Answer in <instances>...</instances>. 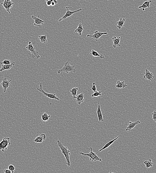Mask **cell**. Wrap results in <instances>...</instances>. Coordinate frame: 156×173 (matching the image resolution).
I'll use <instances>...</instances> for the list:
<instances>
[{
	"mask_svg": "<svg viewBox=\"0 0 156 173\" xmlns=\"http://www.w3.org/2000/svg\"><path fill=\"white\" fill-rule=\"evenodd\" d=\"M12 61L10 59L5 60L2 62H1L0 64L2 65H10L12 63Z\"/></svg>",
	"mask_w": 156,
	"mask_h": 173,
	"instance_id": "30",
	"label": "cell"
},
{
	"mask_svg": "<svg viewBox=\"0 0 156 173\" xmlns=\"http://www.w3.org/2000/svg\"><path fill=\"white\" fill-rule=\"evenodd\" d=\"M11 144L9 137L4 138L0 142V150L4 152L8 149V147Z\"/></svg>",
	"mask_w": 156,
	"mask_h": 173,
	"instance_id": "4",
	"label": "cell"
},
{
	"mask_svg": "<svg viewBox=\"0 0 156 173\" xmlns=\"http://www.w3.org/2000/svg\"><path fill=\"white\" fill-rule=\"evenodd\" d=\"M90 54L94 57H99L100 59H103L104 58V56L101 52L100 54V55L97 52L94 50H91V52Z\"/></svg>",
	"mask_w": 156,
	"mask_h": 173,
	"instance_id": "20",
	"label": "cell"
},
{
	"mask_svg": "<svg viewBox=\"0 0 156 173\" xmlns=\"http://www.w3.org/2000/svg\"><path fill=\"white\" fill-rule=\"evenodd\" d=\"M83 30H84V28L82 27V24H81V23H80L78 25V27L76 29V30L74 31V32H76V33H78L79 35H82Z\"/></svg>",
	"mask_w": 156,
	"mask_h": 173,
	"instance_id": "23",
	"label": "cell"
},
{
	"mask_svg": "<svg viewBox=\"0 0 156 173\" xmlns=\"http://www.w3.org/2000/svg\"><path fill=\"white\" fill-rule=\"evenodd\" d=\"M15 65V62L12 61V63L10 65H2V68L0 69V72H2L4 70H9L12 67Z\"/></svg>",
	"mask_w": 156,
	"mask_h": 173,
	"instance_id": "15",
	"label": "cell"
},
{
	"mask_svg": "<svg viewBox=\"0 0 156 173\" xmlns=\"http://www.w3.org/2000/svg\"><path fill=\"white\" fill-rule=\"evenodd\" d=\"M38 37L41 42L43 43H46L47 42V35H40L38 36Z\"/></svg>",
	"mask_w": 156,
	"mask_h": 173,
	"instance_id": "28",
	"label": "cell"
},
{
	"mask_svg": "<svg viewBox=\"0 0 156 173\" xmlns=\"http://www.w3.org/2000/svg\"><path fill=\"white\" fill-rule=\"evenodd\" d=\"M109 173H112V172H111V171H110V172H109Z\"/></svg>",
	"mask_w": 156,
	"mask_h": 173,
	"instance_id": "40",
	"label": "cell"
},
{
	"mask_svg": "<svg viewBox=\"0 0 156 173\" xmlns=\"http://www.w3.org/2000/svg\"><path fill=\"white\" fill-rule=\"evenodd\" d=\"M11 81V80H8L7 78H5L2 79V82L0 84V85L2 86L4 93L6 92L7 89L10 85V82Z\"/></svg>",
	"mask_w": 156,
	"mask_h": 173,
	"instance_id": "9",
	"label": "cell"
},
{
	"mask_svg": "<svg viewBox=\"0 0 156 173\" xmlns=\"http://www.w3.org/2000/svg\"><path fill=\"white\" fill-rule=\"evenodd\" d=\"M53 1H54V2H55V3L56 4H58V2L56 0H53Z\"/></svg>",
	"mask_w": 156,
	"mask_h": 173,
	"instance_id": "39",
	"label": "cell"
},
{
	"mask_svg": "<svg viewBox=\"0 0 156 173\" xmlns=\"http://www.w3.org/2000/svg\"><path fill=\"white\" fill-rule=\"evenodd\" d=\"M97 113L99 121V122H104V119L103 118L102 113L100 104H99V101L98 102V107L97 109Z\"/></svg>",
	"mask_w": 156,
	"mask_h": 173,
	"instance_id": "17",
	"label": "cell"
},
{
	"mask_svg": "<svg viewBox=\"0 0 156 173\" xmlns=\"http://www.w3.org/2000/svg\"><path fill=\"white\" fill-rule=\"evenodd\" d=\"M119 136H117V137H116V138L115 139H114L112 140H111V141H109V142H108V143H107V144H106L105 145H104V147H103L102 148L99 149L98 152H97L96 153V154H97L99 152H101V151H103V150H104V149H105L107 148H108L109 147H110V145H111V144H113V143L114 142V141H115L116 140L118 139H119Z\"/></svg>",
	"mask_w": 156,
	"mask_h": 173,
	"instance_id": "18",
	"label": "cell"
},
{
	"mask_svg": "<svg viewBox=\"0 0 156 173\" xmlns=\"http://www.w3.org/2000/svg\"><path fill=\"white\" fill-rule=\"evenodd\" d=\"M55 5H56L55 3V2H54V1H53V0H52V2L51 6H55Z\"/></svg>",
	"mask_w": 156,
	"mask_h": 173,
	"instance_id": "38",
	"label": "cell"
},
{
	"mask_svg": "<svg viewBox=\"0 0 156 173\" xmlns=\"http://www.w3.org/2000/svg\"><path fill=\"white\" fill-rule=\"evenodd\" d=\"M63 154L64 155L65 158H66V161H67V163H66V165H68V167L71 166V162L70 161V158H69V156L71 155V153H63Z\"/></svg>",
	"mask_w": 156,
	"mask_h": 173,
	"instance_id": "25",
	"label": "cell"
},
{
	"mask_svg": "<svg viewBox=\"0 0 156 173\" xmlns=\"http://www.w3.org/2000/svg\"><path fill=\"white\" fill-rule=\"evenodd\" d=\"M75 66H72L70 65L69 64V62L67 61L64 64V66L62 69L57 71V73L59 74L63 72H64L67 74L69 73H75L76 71V70L75 69Z\"/></svg>",
	"mask_w": 156,
	"mask_h": 173,
	"instance_id": "1",
	"label": "cell"
},
{
	"mask_svg": "<svg viewBox=\"0 0 156 173\" xmlns=\"http://www.w3.org/2000/svg\"><path fill=\"white\" fill-rule=\"evenodd\" d=\"M107 32H106L105 33H103L102 32H99L98 30L95 31L94 32V34L93 35H90V34H88L87 35V37H91L93 40L95 41H98L99 38L101 37V36H102L103 35L107 34Z\"/></svg>",
	"mask_w": 156,
	"mask_h": 173,
	"instance_id": "7",
	"label": "cell"
},
{
	"mask_svg": "<svg viewBox=\"0 0 156 173\" xmlns=\"http://www.w3.org/2000/svg\"><path fill=\"white\" fill-rule=\"evenodd\" d=\"M124 81L122 82H121L119 80L117 81L116 87L117 88H126L127 85L124 84Z\"/></svg>",
	"mask_w": 156,
	"mask_h": 173,
	"instance_id": "22",
	"label": "cell"
},
{
	"mask_svg": "<svg viewBox=\"0 0 156 173\" xmlns=\"http://www.w3.org/2000/svg\"><path fill=\"white\" fill-rule=\"evenodd\" d=\"M37 90L39 91L43 95H44V96L47 97L51 99H54L55 100H58L59 101H61V100L59 98L56 97L55 94H51L45 92L43 89L42 83H40V88H37Z\"/></svg>",
	"mask_w": 156,
	"mask_h": 173,
	"instance_id": "5",
	"label": "cell"
},
{
	"mask_svg": "<svg viewBox=\"0 0 156 173\" xmlns=\"http://www.w3.org/2000/svg\"><path fill=\"white\" fill-rule=\"evenodd\" d=\"M51 117L50 115H48L47 113H44L41 116V120L43 122H46L48 121L49 119Z\"/></svg>",
	"mask_w": 156,
	"mask_h": 173,
	"instance_id": "24",
	"label": "cell"
},
{
	"mask_svg": "<svg viewBox=\"0 0 156 173\" xmlns=\"http://www.w3.org/2000/svg\"><path fill=\"white\" fill-rule=\"evenodd\" d=\"M52 0H46V4L48 6H50L51 5L52 2Z\"/></svg>",
	"mask_w": 156,
	"mask_h": 173,
	"instance_id": "35",
	"label": "cell"
},
{
	"mask_svg": "<svg viewBox=\"0 0 156 173\" xmlns=\"http://www.w3.org/2000/svg\"><path fill=\"white\" fill-rule=\"evenodd\" d=\"M138 8L139 9L141 8H142V10H143V11H144V9H145V8H148V6L147 4H146V3H145V2L143 3V5H142L141 6H139V7H138Z\"/></svg>",
	"mask_w": 156,
	"mask_h": 173,
	"instance_id": "31",
	"label": "cell"
},
{
	"mask_svg": "<svg viewBox=\"0 0 156 173\" xmlns=\"http://www.w3.org/2000/svg\"><path fill=\"white\" fill-rule=\"evenodd\" d=\"M78 90V88L75 87V88L71 89L70 90V92L71 93V95L73 96V98H75V97L77 96V91Z\"/></svg>",
	"mask_w": 156,
	"mask_h": 173,
	"instance_id": "27",
	"label": "cell"
},
{
	"mask_svg": "<svg viewBox=\"0 0 156 173\" xmlns=\"http://www.w3.org/2000/svg\"><path fill=\"white\" fill-rule=\"evenodd\" d=\"M32 18L34 20L35 23L34 25L35 26H38L40 28L41 25H44V21L39 18V16H38V17H36L34 15H32Z\"/></svg>",
	"mask_w": 156,
	"mask_h": 173,
	"instance_id": "10",
	"label": "cell"
},
{
	"mask_svg": "<svg viewBox=\"0 0 156 173\" xmlns=\"http://www.w3.org/2000/svg\"><path fill=\"white\" fill-rule=\"evenodd\" d=\"M152 118L155 123H156V111H154L152 113Z\"/></svg>",
	"mask_w": 156,
	"mask_h": 173,
	"instance_id": "34",
	"label": "cell"
},
{
	"mask_svg": "<svg viewBox=\"0 0 156 173\" xmlns=\"http://www.w3.org/2000/svg\"><path fill=\"white\" fill-rule=\"evenodd\" d=\"M88 149L90 150V152L89 153H84L81 152H79L80 154L83 156H87L90 157L89 161H92V162H94V161H102V160L97 155L96 153L93 152V149L92 147H90V148H87Z\"/></svg>",
	"mask_w": 156,
	"mask_h": 173,
	"instance_id": "2",
	"label": "cell"
},
{
	"mask_svg": "<svg viewBox=\"0 0 156 173\" xmlns=\"http://www.w3.org/2000/svg\"><path fill=\"white\" fill-rule=\"evenodd\" d=\"M4 172L5 173H12L8 169H6L4 170Z\"/></svg>",
	"mask_w": 156,
	"mask_h": 173,
	"instance_id": "36",
	"label": "cell"
},
{
	"mask_svg": "<svg viewBox=\"0 0 156 173\" xmlns=\"http://www.w3.org/2000/svg\"><path fill=\"white\" fill-rule=\"evenodd\" d=\"M144 164L145 165L146 168H149L152 167L153 165V162L152 161V160L151 159H149L148 160L145 161H144Z\"/></svg>",
	"mask_w": 156,
	"mask_h": 173,
	"instance_id": "26",
	"label": "cell"
},
{
	"mask_svg": "<svg viewBox=\"0 0 156 173\" xmlns=\"http://www.w3.org/2000/svg\"><path fill=\"white\" fill-rule=\"evenodd\" d=\"M58 145L60 148V150L62 152V153H71L70 151L68 149V148L67 147H65L64 146L63 144V143L61 141L58 140L57 141Z\"/></svg>",
	"mask_w": 156,
	"mask_h": 173,
	"instance_id": "13",
	"label": "cell"
},
{
	"mask_svg": "<svg viewBox=\"0 0 156 173\" xmlns=\"http://www.w3.org/2000/svg\"><path fill=\"white\" fill-rule=\"evenodd\" d=\"M126 20L124 18H120L119 21L116 22L117 25V27L119 29H120L122 27L124 26V23L125 22Z\"/></svg>",
	"mask_w": 156,
	"mask_h": 173,
	"instance_id": "21",
	"label": "cell"
},
{
	"mask_svg": "<svg viewBox=\"0 0 156 173\" xmlns=\"http://www.w3.org/2000/svg\"><path fill=\"white\" fill-rule=\"evenodd\" d=\"M140 121L139 120H137L134 122H132L131 121L129 122V124H128L127 127V129H126V131H131V130L133 128H135L136 125L137 124H140Z\"/></svg>",
	"mask_w": 156,
	"mask_h": 173,
	"instance_id": "14",
	"label": "cell"
},
{
	"mask_svg": "<svg viewBox=\"0 0 156 173\" xmlns=\"http://www.w3.org/2000/svg\"><path fill=\"white\" fill-rule=\"evenodd\" d=\"M144 79L148 80L149 81H151L153 80L155 77L153 76L152 73L149 71L148 69H145L144 72Z\"/></svg>",
	"mask_w": 156,
	"mask_h": 173,
	"instance_id": "11",
	"label": "cell"
},
{
	"mask_svg": "<svg viewBox=\"0 0 156 173\" xmlns=\"http://www.w3.org/2000/svg\"><path fill=\"white\" fill-rule=\"evenodd\" d=\"M46 139V136L45 134H42L40 135H37L35 139L34 140V142L36 143H42L43 141Z\"/></svg>",
	"mask_w": 156,
	"mask_h": 173,
	"instance_id": "12",
	"label": "cell"
},
{
	"mask_svg": "<svg viewBox=\"0 0 156 173\" xmlns=\"http://www.w3.org/2000/svg\"><path fill=\"white\" fill-rule=\"evenodd\" d=\"M69 8H70L68 7H66L65 8V9L67 10V11L66 13H65V15H64L60 19L58 20V22H60L63 21V20H64V19H66L67 18L71 16L73 14L75 13L81 11L82 10V9L80 8L79 9L77 10H76V11H71L69 10Z\"/></svg>",
	"mask_w": 156,
	"mask_h": 173,
	"instance_id": "6",
	"label": "cell"
},
{
	"mask_svg": "<svg viewBox=\"0 0 156 173\" xmlns=\"http://www.w3.org/2000/svg\"><path fill=\"white\" fill-rule=\"evenodd\" d=\"M84 95L83 93H81L75 97V98L76 100L77 103L79 105L81 104L84 101Z\"/></svg>",
	"mask_w": 156,
	"mask_h": 173,
	"instance_id": "19",
	"label": "cell"
},
{
	"mask_svg": "<svg viewBox=\"0 0 156 173\" xmlns=\"http://www.w3.org/2000/svg\"><path fill=\"white\" fill-rule=\"evenodd\" d=\"M121 37H116L114 36L112 38V40L113 42V47L114 48H115L117 46H120V45L119 43L120 41Z\"/></svg>",
	"mask_w": 156,
	"mask_h": 173,
	"instance_id": "16",
	"label": "cell"
},
{
	"mask_svg": "<svg viewBox=\"0 0 156 173\" xmlns=\"http://www.w3.org/2000/svg\"><path fill=\"white\" fill-rule=\"evenodd\" d=\"M8 169L9 170H10V171L12 173H14V171H15V167L12 165H10L8 166Z\"/></svg>",
	"mask_w": 156,
	"mask_h": 173,
	"instance_id": "32",
	"label": "cell"
},
{
	"mask_svg": "<svg viewBox=\"0 0 156 173\" xmlns=\"http://www.w3.org/2000/svg\"><path fill=\"white\" fill-rule=\"evenodd\" d=\"M93 86L92 87V88L90 89L89 90H88V91H90L92 90L93 91L94 93H95V92H97L96 86L95 85V83H94H94H93Z\"/></svg>",
	"mask_w": 156,
	"mask_h": 173,
	"instance_id": "33",
	"label": "cell"
},
{
	"mask_svg": "<svg viewBox=\"0 0 156 173\" xmlns=\"http://www.w3.org/2000/svg\"><path fill=\"white\" fill-rule=\"evenodd\" d=\"M102 95V92L101 91H97V92L94 93L91 95L92 97H98L99 96H101Z\"/></svg>",
	"mask_w": 156,
	"mask_h": 173,
	"instance_id": "29",
	"label": "cell"
},
{
	"mask_svg": "<svg viewBox=\"0 0 156 173\" xmlns=\"http://www.w3.org/2000/svg\"><path fill=\"white\" fill-rule=\"evenodd\" d=\"M35 43H32L31 41L29 42V44L26 47L28 51L30 52L31 54L32 55V56L33 58H36V59H39L40 58V56L38 54V52L36 50L35 48L34 47L33 45Z\"/></svg>",
	"mask_w": 156,
	"mask_h": 173,
	"instance_id": "3",
	"label": "cell"
},
{
	"mask_svg": "<svg viewBox=\"0 0 156 173\" xmlns=\"http://www.w3.org/2000/svg\"><path fill=\"white\" fill-rule=\"evenodd\" d=\"M145 3L147 4L148 6V8H149V5H150V3L152 2V0H149L148 1H145Z\"/></svg>",
	"mask_w": 156,
	"mask_h": 173,
	"instance_id": "37",
	"label": "cell"
},
{
	"mask_svg": "<svg viewBox=\"0 0 156 173\" xmlns=\"http://www.w3.org/2000/svg\"><path fill=\"white\" fill-rule=\"evenodd\" d=\"M13 2H12L10 0H5L4 3H1V4L3 6L4 8L6 10V11L10 14V9L14 5Z\"/></svg>",
	"mask_w": 156,
	"mask_h": 173,
	"instance_id": "8",
	"label": "cell"
}]
</instances>
